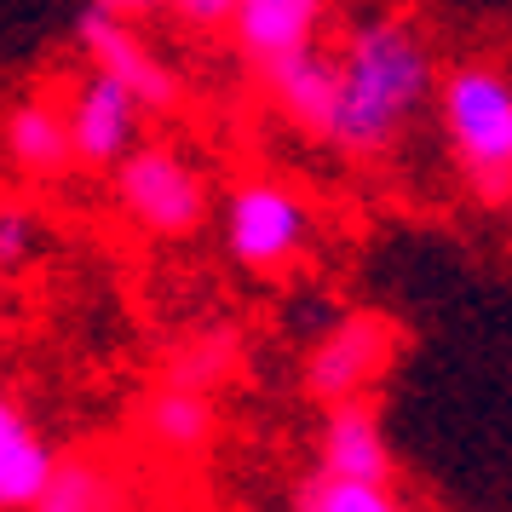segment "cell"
Instances as JSON below:
<instances>
[{
    "instance_id": "obj_8",
    "label": "cell",
    "mask_w": 512,
    "mask_h": 512,
    "mask_svg": "<svg viewBox=\"0 0 512 512\" xmlns=\"http://www.w3.org/2000/svg\"><path fill=\"white\" fill-rule=\"evenodd\" d=\"M6 162L12 173H24L35 185H52L64 179L81 156H75V127H70V104L52 93H24L6 104Z\"/></svg>"
},
{
    "instance_id": "obj_15",
    "label": "cell",
    "mask_w": 512,
    "mask_h": 512,
    "mask_svg": "<svg viewBox=\"0 0 512 512\" xmlns=\"http://www.w3.org/2000/svg\"><path fill=\"white\" fill-rule=\"evenodd\" d=\"M294 512H409L392 495V484H369V478H334V472H311L294 489Z\"/></svg>"
},
{
    "instance_id": "obj_3",
    "label": "cell",
    "mask_w": 512,
    "mask_h": 512,
    "mask_svg": "<svg viewBox=\"0 0 512 512\" xmlns=\"http://www.w3.org/2000/svg\"><path fill=\"white\" fill-rule=\"evenodd\" d=\"M116 202L144 236H162V242L196 236L208 219V185L173 144H139L116 167Z\"/></svg>"
},
{
    "instance_id": "obj_11",
    "label": "cell",
    "mask_w": 512,
    "mask_h": 512,
    "mask_svg": "<svg viewBox=\"0 0 512 512\" xmlns=\"http://www.w3.org/2000/svg\"><path fill=\"white\" fill-rule=\"evenodd\" d=\"M58 449L41 438V426L24 415L18 397L0 403V507L6 512H35V501L58 478Z\"/></svg>"
},
{
    "instance_id": "obj_14",
    "label": "cell",
    "mask_w": 512,
    "mask_h": 512,
    "mask_svg": "<svg viewBox=\"0 0 512 512\" xmlns=\"http://www.w3.org/2000/svg\"><path fill=\"white\" fill-rule=\"evenodd\" d=\"M35 512H127V478L98 455H70Z\"/></svg>"
},
{
    "instance_id": "obj_17",
    "label": "cell",
    "mask_w": 512,
    "mask_h": 512,
    "mask_svg": "<svg viewBox=\"0 0 512 512\" xmlns=\"http://www.w3.org/2000/svg\"><path fill=\"white\" fill-rule=\"evenodd\" d=\"M29 248H35V219L6 202V208H0V265L18 271V265L29 259Z\"/></svg>"
},
{
    "instance_id": "obj_19",
    "label": "cell",
    "mask_w": 512,
    "mask_h": 512,
    "mask_svg": "<svg viewBox=\"0 0 512 512\" xmlns=\"http://www.w3.org/2000/svg\"><path fill=\"white\" fill-rule=\"evenodd\" d=\"M93 6H110V12L127 18V12H144V6H156V0H93Z\"/></svg>"
},
{
    "instance_id": "obj_5",
    "label": "cell",
    "mask_w": 512,
    "mask_h": 512,
    "mask_svg": "<svg viewBox=\"0 0 512 512\" xmlns=\"http://www.w3.org/2000/svg\"><path fill=\"white\" fill-rule=\"evenodd\" d=\"M392 323L374 317V311H357V317H340L323 340L305 357V392L317 403H351L374 386V374L392 363Z\"/></svg>"
},
{
    "instance_id": "obj_13",
    "label": "cell",
    "mask_w": 512,
    "mask_h": 512,
    "mask_svg": "<svg viewBox=\"0 0 512 512\" xmlns=\"http://www.w3.org/2000/svg\"><path fill=\"white\" fill-rule=\"evenodd\" d=\"M144 432H150L156 449L179 455V461L202 455L208 438H213V392H196V386H173V380H162L156 392L144 397Z\"/></svg>"
},
{
    "instance_id": "obj_16",
    "label": "cell",
    "mask_w": 512,
    "mask_h": 512,
    "mask_svg": "<svg viewBox=\"0 0 512 512\" xmlns=\"http://www.w3.org/2000/svg\"><path fill=\"white\" fill-rule=\"evenodd\" d=\"M236 369V340L231 334H202V340H185V346L173 351V363H167V380L173 386H196V392H213L225 374Z\"/></svg>"
},
{
    "instance_id": "obj_10",
    "label": "cell",
    "mask_w": 512,
    "mask_h": 512,
    "mask_svg": "<svg viewBox=\"0 0 512 512\" xmlns=\"http://www.w3.org/2000/svg\"><path fill=\"white\" fill-rule=\"evenodd\" d=\"M317 466L334 472V478H369V484H392V443H386V426L363 397L351 403H328L323 426H317Z\"/></svg>"
},
{
    "instance_id": "obj_6",
    "label": "cell",
    "mask_w": 512,
    "mask_h": 512,
    "mask_svg": "<svg viewBox=\"0 0 512 512\" xmlns=\"http://www.w3.org/2000/svg\"><path fill=\"white\" fill-rule=\"evenodd\" d=\"M75 41H81V52H87L93 70L127 81V87L139 93L144 110H173V104H179V75L167 70L162 58L127 29L121 12H110V6H87V12L75 18Z\"/></svg>"
},
{
    "instance_id": "obj_18",
    "label": "cell",
    "mask_w": 512,
    "mask_h": 512,
    "mask_svg": "<svg viewBox=\"0 0 512 512\" xmlns=\"http://www.w3.org/2000/svg\"><path fill=\"white\" fill-rule=\"evenodd\" d=\"M162 6L179 18V24H190V29H219V24H231V18H236V6H242V0H162Z\"/></svg>"
},
{
    "instance_id": "obj_4",
    "label": "cell",
    "mask_w": 512,
    "mask_h": 512,
    "mask_svg": "<svg viewBox=\"0 0 512 512\" xmlns=\"http://www.w3.org/2000/svg\"><path fill=\"white\" fill-rule=\"evenodd\" d=\"M305 236H311V213L294 190L254 179L225 196V248L242 271H259V277L282 271L288 259H300Z\"/></svg>"
},
{
    "instance_id": "obj_9",
    "label": "cell",
    "mask_w": 512,
    "mask_h": 512,
    "mask_svg": "<svg viewBox=\"0 0 512 512\" xmlns=\"http://www.w3.org/2000/svg\"><path fill=\"white\" fill-rule=\"evenodd\" d=\"M259 87L277 104V116L305 133V139H323L334 133V104H340V64L323 58L317 47L288 52V58H271L259 64Z\"/></svg>"
},
{
    "instance_id": "obj_7",
    "label": "cell",
    "mask_w": 512,
    "mask_h": 512,
    "mask_svg": "<svg viewBox=\"0 0 512 512\" xmlns=\"http://www.w3.org/2000/svg\"><path fill=\"white\" fill-rule=\"evenodd\" d=\"M139 93L127 87V81H116V75L104 70H87L81 81H75L70 93V127H75V156H81V167H121L139 144H133V133H139Z\"/></svg>"
},
{
    "instance_id": "obj_12",
    "label": "cell",
    "mask_w": 512,
    "mask_h": 512,
    "mask_svg": "<svg viewBox=\"0 0 512 512\" xmlns=\"http://www.w3.org/2000/svg\"><path fill=\"white\" fill-rule=\"evenodd\" d=\"M323 12H328V0H242L236 18H231L236 52L259 70V64H271V58L317 47Z\"/></svg>"
},
{
    "instance_id": "obj_1",
    "label": "cell",
    "mask_w": 512,
    "mask_h": 512,
    "mask_svg": "<svg viewBox=\"0 0 512 512\" xmlns=\"http://www.w3.org/2000/svg\"><path fill=\"white\" fill-rule=\"evenodd\" d=\"M340 104L328 144L346 156H380L403 139V127L432 98V58L415 29L397 18H369L340 47Z\"/></svg>"
},
{
    "instance_id": "obj_2",
    "label": "cell",
    "mask_w": 512,
    "mask_h": 512,
    "mask_svg": "<svg viewBox=\"0 0 512 512\" xmlns=\"http://www.w3.org/2000/svg\"><path fill=\"white\" fill-rule=\"evenodd\" d=\"M438 116L466 185L484 202L512 196V75L484 58L455 64L438 81Z\"/></svg>"
}]
</instances>
